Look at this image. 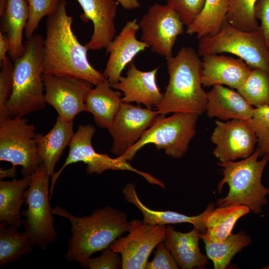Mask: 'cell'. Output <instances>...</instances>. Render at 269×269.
Returning a JSON list of instances; mask_svg holds the SVG:
<instances>
[{
    "instance_id": "40",
    "label": "cell",
    "mask_w": 269,
    "mask_h": 269,
    "mask_svg": "<svg viewBox=\"0 0 269 269\" xmlns=\"http://www.w3.org/2000/svg\"><path fill=\"white\" fill-rule=\"evenodd\" d=\"M9 42L7 35L0 31V64L6 58V53L9 50Z\"/></svg>"
},
{
    "instance_id": "13",
    "label": "cell",
    "mask_w": 269,
    "mask_h": 269,
    "mask_svg": "<svg viewBox=\"0 0 269 269\" xmlns=\"http://www.w3.org/2000/svg\"><path fill=\"white\" fill-rule=\"evenodd\" d=\"M45 100L56 111L58 117L73 121L79 113L87 111L86 96L92 84L74 77L43 74Z\"/></svg>"
},
{
    "instance_id": "31",
    "label": "cell",
    "mask_w": 269,
    "mask_h": 269,
    "mask_svg": "<svg viewBox=\"0 0 269 269\" xmlns=\"http://www.w3.org/2000/svg\"><path fill=\"white\" fill-rule=\"evenodd\" d=\"M237 90L254 108L269 106V74L263 70L253 69Z\"/></svg>"
},
{
    "instance_id": "28",
    "label": "cell",
    "mask_w": 269,
    "mask_h": 269,
    "mask_svg": "<svg viewBox=\"0 0 269 269\" xmlns=\"http://www.w3.org/2000/svg\"><path fill=\"white\" fill-rule=\"evenodd\" d=\"M228 5V0H205L200 13L187 26V34H196L198 39L217 34L226 20Z\"/></svg>"
},
{
    "instance_id": "3",
    "label": "cell",
    "mask_w": 269,
    "mask_h": 269,
    "mask_svg": "<svg viewBox=\"0 0 269 269\" xmlns=\"http://www.w3.org/2000/svg\"><path fill=\"white\" fill-rule=\"evenodd\" d=\"M191 47H182L166 59L168 84L156 106L160 114L184 112L201 115L206 110L207 94L202 83V61Z\"/></svg>"
},
{
    "instance_id": "39",
    "label": "cell",
    "mask_w": 269,
    "mask_h": 269,
    "mask_svg": "<svg viewBox=\"0 0 269 269\" xmlns=\"http://www.w3.org/2000/svg\"><path fill=\"white\" fill-rule=\"evenodd\" d=\"M254 13L256 19L261 21L260 29L269 48V0H258L255 5Z\"/></svg>"
},
{
    "instance_id": "24",
    "label": "cell",
    "mask_w": 269,
    "mask_h": 269,
    "mask_svg": "<svg viewBox=\"0 0 269 269\" xmlns=\"http://www.w3.org/2000/svg\"><path fill=\"white\" fill-rule=\"evenodd\" d=\"M204 219L206 229L200 239L211 242L224 241L231 234L237 221L251 211L244 205H231L215 208V204L209 203Z\"/></svg>"
},
{
    "instance_id": "12",
    "label": "cell",
    "mask_w": 269,
    "mask_h": 269,
    "mask_svg": "<svg viewBox=\"0 0 269 269\" xmlns=\"http://www.w3.org/2000/svg\"><path fill=\"white\" fill-rule=\"evenodd\" d=\"M140 40L153 52L167 58L177 37L183 33L184 24L177 14L167 4L156 3L151 6L138 23Z\"/></svg>"
},
{
    "instance_id": "32",
    "label": "cell",
    "mask_w": 269,
    "mask_h": 269,
    "mask_svg": "<svg viewBox=\"0 0 269 269\" xmlns=\"http://www.w3.org/2000/svg\"><path fill=\"white\" fill-rule=\"evenodd\" d=\"M258 0H228L226 20L234 27L244 31L258 30L260 25L254 8Z\"/></svg>"
},
{
    "instance_id": "15",
    "label": "cell",
    "mask_w": 269,
    "mask_h": 269,
    "mask_svg": "<svg viewBox=\"0 0 269 269\" xmlns=\"http://www.w3.org/2000/svg\"><path fill=\"white\" fill-rule=\"evenodd\" d=\"M159 113L123 102L108 129L113 137L111 152L120 156L134 144L153 124Z\"/></svg>"
},
{
    "instance_id": "37",
    "label": "cell",
    "mask_w": 269,
    "mask_h": 269,
    "mask_svg": "<svg viewBox=\"0 0 269 269\" xmlns=\"http://www.w3.org/2000/svg\"><path fill=\"white\" fill-rule=\"evenodd\" d=\"M178 264L164 242L160 243L155 248L153 259L147 262L146 269H177Z\"/></svg>"
},
{
    "instance_id": "33",
    "label": "cell",
    "mask_w": 269,
    "mask_h": 269,
    "mask_svg": "<svg viewBox=\"0 0 269 269\" xmlns=\"http://www.w3.org/2000/svg\"><path fill=\"white\" fill-rule=\"evenodd\" d=\"M247 123L257 137V149L261 157L269 155V106L255 108L252 117Z\"/></svg>"
},
{
    "instance_id": "20",
    "label": "cell",
    "mask_w": 269,
    "mask_h": 269,
    "mask_svg": "<svg viewBox=\"0 0 269 269\" xmlns=\"http://www.w3.org/2000/svg\"><path fill=\"white\" fill-rule=\"evenodd\" d=\"M207 94L205 112L209 118L247 121L253 116L255 108L237 91L216 85Z\"/></svg>"
},
{
    "instance_id": "9",
    "label": "cell",
    "mask_w": 269,
    "mask_h": 269,
    "mask_svg": "<svg viewBox=\"0 0 269 269\" xmlns=\"http://www.w3.org/2000/svg\"><path fill=\"white\" fill-rule=\"evenodd\" d=\"M95 132L96 129L92 125L78 126L69 145V151L65 162L52 176L49 189L50 198L55 183L62 172L68 165L79 162L87 165L86 172L88 174L100 175L108 170H128L141 176L150 184L165 188V184L161 181L148 173L135 168L128 161L121 160L118 157L113 158L108 154L97 152L92 144V139Z\"/></svg>"
},
{
    "instance_id": "10",
    "label": "cell",
    "mask_w": 269,
    "mask_h": 269,
    "mask_svg": "<svg viewBox=\"0 0 269 269\" xmlns=\"http://www.w3.org/2000/svg\"><path fill=\"white\" fill-rule=\"evenodd\" d=\"M35 131L24 117H9L0 123V160L20 166L23 176L32 175L42 163Z\"/></svg>"
},
{
    "instance_id": "19",
    "label": "cell",
    "mask_w": 269,
    "mask_h": 269,
    "mask_svg": "<svg viewBox=\"0 0 269 269\" xmlns=\"http://www.w3.org/2000/svg\"><path fill=\"white\" fill-rule=\"evenodd\" d=\"M202 83L203 87L226 85L238 89L252 69L240 58L221 54L203 56Z\"/></svg>"
},
{
    "instance_id": "7",
    "label": "cell",
    "mask_w": 269,
    "mask_h": 269,
    "mask_svg": "<svg viewBox=\"0 0 269 269\" xmlns=\"http://www.w3.org/2000/svg\"><path fill=\"white\" fill-rule=\"evenodd\" d=\"M197 53L200 56L230 53L244 60L252 69L258 68L269 74V48L261 30L244 31L225 20L214 35L199 39Z\"/></svg>"
},
{
    "instance_id": "5",
    "label": "cell",
    "mask_w": 269,
    "mask_h": 269,
    "mask_svg": "<svg viewBox=\"0 0 269 269\" xmlns=\"http://www.w3.org/2000/svg\"><path fill=\"white\" fill-rule=\"evenodd\" d=\"M259 157L261 152L257 148L251 156L240 161L218 163L223 174L218 184V192H222L225 184L229 187L228 194L217 200L218 207L241 205L257 215L262 212L263 207L268 204L267 196L269 195V188L262 182L269 155H265L259 160Z\"/></svg>"
},
{
    "instance_id": "26",
    "label": "cell",
    "mask_w": 269,
    "mask_h": 269,
    "mask_svg": "<svg viewBox=\"0 0 269 269\" xmlns=\"http://www.w3.org/2000/svg\"><path fill=\"white\" fill-rule=\"evenodd\" d=\"M122 194L126 200L134 205L141 212L143 221L152 225H167L183 223L192 224L200 234H204L206 229L204 219L206 210L197 216H189L172 211H156L146 206L139 198L135 185L132 183L127 184L122 189Z\"/></svg>"
},
{
    "instance_id": "14",
    "label": "cell",
    "mask_w": 269,
    "mask_h": 269,
    "mask_svg": "<svg viewBox=\"0 0 269 269\" xmlns=\"http://www.w3.org/2000/svg\"><path fill=\"white\" fill-rule=\"evenodd\" d=\"M210 140L215 145L213 154L221 162L249 157L258 141L247 121L239 119L226 122L216 120Z\"/></svg>"
},
{
    "instance_id": "22",
    "label": "cell",
    "mask_w": 269,
    "mask_h": 269,
    "mask_svg": "<svg viewBox=\"0 0 269 269\" xmlns=\"http://www.w3.org/2000/svg\"><path fill=\"white\" fill-rule=\"evenodd\" d=\"M0 31L9 40V57L13 61L25 51L23 33L29 17V7L25 0H0Z\"/></svg>"
},
{
    "instance_id": "36",
    "label": "cell",
    "mask_w": 269,
    "mask_h": 269,
    "mask_svg": "<svg viewBox=\"0 0 269 269\" xmlns=\"http://www.w3.org/2000/svg\"><path fill=\"white\" fill-rule=\"evenodd\" d=\"M205 0H167V5L187 26L191 24L203 8Z\"/></svg>"
},
{
    "instance_id": "35",
    "label": "cell",
    "mask_w": 269,
    "mask_h": 269,
    "mask_svg": "<svg viewBox=\"0 0 269 269\" xmlns=\"http://www.w3.org/2000/svg\"><path fill=\"white\" fill-rule=\"evenodd\" d=\"M0 123L9 118L6 103L11 96L13 88V62L9 57L0 64Z\"/></svg>"
},
{
    "instance_id": "4",
    "label": "cell",
    "mask_w": 269,
    "mask_h": 269,
    "mask_svg": "<svg viewBox=\"0 0 269 269\" xmlns=\"http://www.w3.org/2000/svg\"><path fill=\"white\" fill-rule=\"evenodd\" d=\"M24 44L23 54L13 62L12 91L5 105L10 118L24 117L43 110L47 104L43 80L44 37L34 34Z\"/></svg>"
},
{
    "instance_id": "2",
    "label": "cell",
    "mask_w": 269,
    "mask_h": 269,
    "mask_svg": "<svg viewBox=\"0 0 269 269\" xmlns=\"http://www.w3.org/2000/svg\"><path fill=\"white\" fill-rule=\"evenodd\" d=\"M53 215L67 219L72 236L65 258L86 268L93 254L109 248L113 242L128 232L130 221L127 215L112 207L95 210L90 215L77 217L59 206L51 208Z\"/></svg>"
},
{
    "instance_id": "41",
    "label": "cell",
    "mask_w": 269,
    "mask_h": 269,
    "mask_svg": "<svg viewBox=\"0 0 269 269\" xmlns=\"http://www.w3.org/2000/svg\"><path fill=\"white\" fill-rule=\"evenodd\" d=\"M119 4L125 9L132 10L140 7L139 0H117Z\"/></svg>"
},
{
    "instance_id": "18",
    "label": "cell",
    "mask_w": 269,
    "mask_h": 269,
    "mask_svg": "<svg viewBox=\"0 0 269 269\" xmlns=\"http://www.w3.org/2000/svg\"><path fill=\"white\" fill-rule=\"evenodd\" d=\"M158 68L151 71H142L131 62L126 77H122L120 81L111 85L112 88L123 92V102L136 103L142 104L146 108L156 107L161 101L163 93H161L156 82V75Z\"/></svg>"
},
{
    "instance_id": "42",
    "label": "cell",
    "mask_w": 269,
    "mask_h": 269,
    "mask_svg": "<svg viewBox=\"0 0 269 269\" xmlns=\"http://www.w3.org/2000/svg\"><path fill=\"white\" fill-rule=\"evenodd\" d=\"M16 167H12L10 168L5 169L0 168V180H2L5 177L14 178L16 175Z\"/></svg>"
},
{
    "instance_id": "38",
    "label": "cell",
    "mask_w": 269,
    "mask_h": 269,
    "mask_svg": "<svg viewBox=\"0 0 269 269\" xmlns=\"http://www.w3.org/2000/svg\"><path fill=\"white\" fill-rule=\"evenodd\" d=\"M98 257L89 259L86 268L89 269H118L122 268L121 255L115 252L110 247L102 251Z\"/></svg>"
},
{
    "instance_id": "23",
    "label": "cell",
    "mask_w": 269,
    "mask_h": 269,
    "mask_svg": "<svg viewBox=\"0 0 269 269\" xmlns=\"http://www.w3.org/2000/svg\"><path fill=\"white\" fill-rule=\"evenodd\" d=\"M73 125V121H64L58 117L54 126L46 134H36L38 154L50 176L54 173L57 162L71 142L75 133Z\"/></svg>"
},
{
    "instance_id": "11",
    "label": "cell",
    "mask_w": 269,
    "mask_h": 269,
    "mask_svg": "<svg viewBox=\"0 0 269 269\" xmlns=\"http://www.w3.org/2000/svg\"><path fill=\"white\" fill-rule=\"evenodd\" d=\"M128 233L115 240L110 248L121 255L122 269H145L152 252L164 240L166 226L149 225L134 219L130 221Z\"/></svg>"
},
{
    "instance_id": "34",
    "label": "cell",
    "mask_w": 269,
    "mask_h": 269,
    "mask_svg": "<svg viewBox=\"0 0 269 269\" xmlns=\"http://www.w3.org/2000/svg\"><path fill=\"white\" fill-rule=\"evenodd\" d=\"M29 7V17L24 30L26 38L32 36L40 20L51 13L59 0H25Z\"/></svg>"
},
{
    "instance_id": "1",
    "label": "cell",
    "mask_w": 269,
    "mask_h": 269,
    "mask_svg": "<svg viewBox=\"0 0 269 269\" xmlns=\"http://www.w3.org/2000/svg\"><path fill=\"white\" fill-rule=\"evenodd\" d=\"M66 0H59L47 16L44 38L43 74L74 77L97 85L106 79L90 63L85 45L72 29L73 18L68 15Z\"/></svg>"
},
{
    "instance_id": "8",
    "label": "cell",
    "mask_w": 269,
    "mask_h": 269,
    "mask_svg": "<svg viewBox=\"0 0 269 269\" xmlns=\"http://www.w3.org/2000/svg\"><path fill=\"white\" fill-rule=\"evenodd\" d=\"M50 176L43 163L32 175L31 183L24 192L27 209L21 212L24 231L34 246L41 250L57 239L50 204L49 182Z\"/></svg>"
},
{
    "instance_id": "25",
    "label": "cell",
    "mask_w": 269,
    "mask_h": 269,
    "mask_svg": "<svg viewBox=\"0 0 269 269\" xmlns=\"http://www.w3.org/2000/svg\"><path fill=\"white\" fill-rule=\"evenodd\" d=\"M111 87L106 79L95 88H91L85 99L87 112L93 114L96 125L107 129L112 124L123 103L122 94Z\"/></svg>"
},
{
    "instance_id": "30",
    "label": "cell",
    "mask_w": 269,
    "mask_h": 269,
    "mask_svg": "<svg viewBox=\"0 0 269 269\" xmlns=\"http://www.w3.org/2000/svg\"><path fill=\"white\" fill-rule=\"evenodd\" d=\"M206 256L211 260L215 269H225L235 255L252 243L250 236L241 231L231 234L224 241L213 242L203 240Z\"/></svg>"
},
{
    "instance_id": "27",
    "label": "cell",
    "mask_w": 269,
    "mask_h": 269,
    "mask_svg": "<svg viewBox=\"0 0 269 269\" xmlns=\"http://www.w3.org/2000/svg\"><path fill=\"white\" fill-rule=\"evenodd\" d=\"M32 175L18 180L0 181V221L17 228L22 224L20 209L25 201L24 192L29 186Z\"/></svg>"
},
{
    "instance_id": "21",
    "label": "cell",
    "mask_w": 269,
    "mask_h": 269,
    "mask_svg": "<svg viewBox=\"0 0 269 269\" xmlns=\"http://www.w3.org/2000/svg\"><path fill=\"white\" fill-rule=\"evenodd\" d=\"M200 232L195 227L188 232L175 230L170 225H166L164 243L177 262L179 268L205 269L209 264L207 256L201 253L199 246Z\"/></svg>"
},
{
    "instance_id": "29",
    "label": "cell",
    "mask_w": 269,
    "mask_h": 269,
    "mask_svg": "<svg viewBox=\"0 0 269 269\" xmlns=\"http://www.w3.org/2000/svg\"><path fill=\"white\" fill-rule=\"evenodd\" d=\"M5 222L0 224V266L18 260L30 253L35 247L29 236L23 231Z\"/></svg>"
},
{
    "instance_id": "6",
    "label": "cell",
    "mask_w": 269,
    "mask_h": 269,
    "mask_svg": "<svg viewBox=\"0 0 269 269\" xmlns=\"http://www.w3.org/2000/svg\"><path fill=\"white\" fill-rule=\"evenodd\" d=\"M199 116L193 113L178 112L166 117L159 114L140 138L118 157L123 161H130L144 145L152 143L157 150H163L168 156L181 158L188 151L189 144L196 134Z\"/></svg>"
},
{
    "instance_id": "17",
    "label": "cell",
    "mask_w": 269,
    "mask_h": 269,
    "mask_svg": "<svg viewBox=\"0 0 269 269\" xmlns=\"http://www.w3.org/2000/svg\"><path fill=\"white\" fill-rule=\"evenodd\" d=\"M83 10L82 20H91L93 32L85 46L88 50L106 49L116 36L115 19L119 5L117 0H76Z\"/></svg>"
},
{
    "instance_id": "16",
    "label": "cell",
    "mask_w": 269,
    "mask_h": 269,
    "mask_svg": "<svg viewBox=\"0 0 269 269\" xmlns=\"http://www.w3.org/2000/svg\"><path fill=\"white\" fill-rule=\"evenodd\" d=\"M139 29L136 19L128 21L106 48L109 57L103 74L111 85L118 83L126 66L138 53L148 47L137 39L136 34Z\"/></svg>"
}]
</instances>
